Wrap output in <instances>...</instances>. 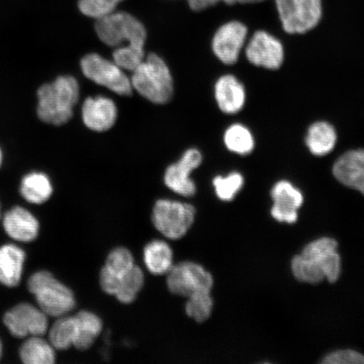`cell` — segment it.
Here are the masks:
<instances>
[{"label":"cell","instance_id":"obj_35","mask_svg":"<svg viewBox=\"0 0 364 364\" xmlns=\"http://www.w3.org/2000/svg\"><path fill=\"white\" fill-rule=\"evenodd\" d=\"M265 1V0H240L241 4H255Z\"/></svg>","mask_w":364,"mask_h":364},{"label":"cell","instance_id":"obj_28","mask_svg":"<svg viewBox=\"0 0 364 364\" xmlns=\"http://www.w3.org/2000/svg\"><path fill=\"white\" fill-rule=\"evenodd\" d=\"M144 282L143 271L134 265L122 277L119 288L115 294L117 299L124 304L134 302L136 295L143 288Z\"/></svg>","mask_w":364,"mask_h":364},{"label":"cell","instance_id":"obj_16","mask_svg":"<svg viewBox=\"0 0 364 364\" xmlns=\"http://www.w3.org/2000/svg\"><path fill=\"white\" fill-rule=\"evenodd\" d=\"M336 179L364 195V150L353 149L338 158L332 169Z\"/></svg>","mask_w":364,"mask_h":364},{"label":"cell","instance_id":"obj_11","mask_svg":"<svg viewBox=\"0 0 364 364\" xmlns=\"http://www.w3.org/2000/svg\"><path fill=\"white\" fill-rule=\"evenodd\" d=\"M245 55L254 65L277 70L284 63V46L275 36L267 31H258L249 41Z\"/></svg>","mask_w":364,"mask_h":364},{"label":"cell","instance_id":"obj_1","mask_svg":"<svg viewBox=\"0 0 364 364\" xmlns=\"http://www.w3.org/2000/svg\"><path fill=\"white\" fill-rule=\"evenodd\" d=\"M338 245L335 240L328 237L308 244L302 253L293 259L295 279L309 284H318L324 279L330 283L338 281L341 274Z\"/></svg>","mask_w":364,"mask_h":364},{"label":"cell","instance_id":"obj_7","mask_svg":"<svg viewBox=\"0 0 364 364\" xmlns=\"http://www.w3.org/2000/svg\"><path fill=\"white\" fill-rule=\"evenodd\" d=\"M282 26L289 34L315 28L322 17L321 0H275Z\"/></svg>","mask_w":364,"mask_h":364},{"label":"cell","instance_id":"obj_33","mask_svg":"<svg viewBox=\"0 0 364 364\" xmlns=\"http://www.w3.org/2000/svg\"><path fill=\"white\" fill-rule=\"evenodd\" d=\"M325 364H364V355L353 350H341L331 353L323 359Z\"/></svg>","mask_w":364,"mask_h":364},{"label":"cell","instance_id":"obj_6","mask_svg":"<svg viewBox=\"0 0 364 364\" xmlns=\"http://www.w3.org/2000/svg\"><path fill=\"white\" fill-rule=\"evenodd\" d=\"M80 66L86 78L94 83L122 97H130L133 94L129 77L115 62L108 60L98 53H89L81 59Z\"/></svg>","mask_w":364,"mask_h":364},{"label":"cell","instance_id":"obj_27","mask_svg":"<svg viewBox=\"0 0 364 364\" xmlns=\"http://www.w3.org/2000/svg\"><path fill=\"white\" fill-rule=\"evenodd\" d=\"M224 140L227 149L240 156H247L255 148L252 133L242 124H237L228 127Z\"/></svg>","mask_w":364,"mask_h":364},{"label":"cell","instance_id":"obj_5","mask_svg":"<svg viewBox=\"0 0 364 364\" xmlns=\"http://www.w3.org/2000/svg\"><path fill=\"white\" fill-rule=\"evenodd\" d=\"M27 287L35 296L38 307L48 316H66L75 307L71 289L54 277L51 272L40 271L30 277Z\"/></svg>","mask_w":364,"mask_h":364},{"label":"cell","instance_id":"obj_22","mask_svg":"<svg viewBox=\"0 0 364 364\" xmlns=\"http://www.w3.org/2000/svg\"><path fill=\"white\" fill-rule=\"evenodd\" d=\"M134 265L133 255L129 250L124 247L117 248L109 254L101 272V276L109 283L119 288L122 277Z\"/></svg>","mask_w":364,"mask_h":364},{"label":"cell","instance_id":"obj_38","mask_svg":"<svg viewBox=\"0 0 364 364\" xmlns=\"http://www.w3.org/2000/svg\"><path fill=\"white\" fill-rule=\"evenodd\" d=\"M2 356V344L0 343V358H1Z\"/></svg>","mask_w":364,"mask_h":364},{"label":"cell","instance_id":"obj_36","mask_svg":"<svg viewBox=\"0 0 364 364\" xmlns=\"http://www.w3.org/2000/svg\"><path fill=\"white\" fill-rule=\"evenodd\" d=\"M227 4H235L236 3H240V0H222Z\"/></svg>","mask_w":364,"mask_h":364},{"label":"cell","instance_id":"obj_20","mask_svg":"<svg viewBox=\"0 0 364 364\" xmlns=\"http://www.w3.org/2000/svg\"><path fill=\"white\" fill-rule=\"evenodd\" d=\"M338 141L334 127L326 122H317L309 127L306 138L307 147L314 156H325L334 149Z\"/></svg>","mask_w":364,"mask_h":364},{"label":"cell","instance_id":"obj_19","mask_svg":"<svg viewBox=\"0 0 364 364\" xmlns=\"http://www.w3.org/2000/svg\"><path fill=\"white\" fill-rule=\"evenodd\" d=\"M26 253L16 245L0 247V284L16 287L21 280Z\"/></svg>","mask_w":364,"mask_h":364},{"label":"cell","instance_id":"obj_10","mask_svg":"<svg viewBox=\"0 0 364 364\" xmlns=\"http://www.w3.org/2000/svg\"><path fill=\"white\" fill-rule=\"evenodd\" d=\"M4 323L17 338L42 336L48 328V316L29 303H21L10 309L4 316Z\"/></svg>","mask_w":364,"mask_h":364},{"label":"cell","instance_id":"obj_17","mask_svg":"<svg viewBox=\"0 0 364 364\" xmlns=\"http://www.w3.org/2000/svg\"><path fill=\"white\" fill-rule=\"evenodd\" d=\"M3 225L7 235L19 242H31L38 235V220L22 207H15L8 211L4 217Z\"/></svg>","mask_w":364,"mask_h":364},{"label":"cell","instance_id":"obj_2","mask_svg":"<svg viewBox=\"0 0 364 364\" xmlns=\"http://www.w3.org/2000/svg\"><path fill=\"white\" fill-rule=\"evenodd\" d=\"M36 114L39 119L53 126L68 124L74 115L80 98V85L71 75H61L38 90Z\"/></svg>","mask_w":364,"mask_h":364},{"label":"cell","instance_id":"obj_4","mask_svg":"<svg viewBox=\"0 0 364 364\" xmlns=\"http://www.w3.org/2000/svg\"><path fill=\"white\" fill-rule=\"evenodd\" d=\"M95 31L100 40L111 48L129 47L144 50L147 31L129 13L116 12L97 20Z\"/></svg>","mask_w":364,"mask_h":364},{"label":"cell","instance_id":"obj_21","mask_svg":"<svg viewBox=\"0 0 364 364\" xmlns=\"http://www.w3.org/2000/svg\"><path fill=\"white\" fill-rule=\"evenodd\" d=\"M20 192L27 202L43 204L51 198L53 185L49 177L42 172H31L23 177Z\"/></svg>","mask_w":364,"mask_h":364},{"label":"cell","instance_id":"obj_29","mask_svg":"<svg viewBox=\"0 0 364 364\" xmlns=\"http://www.w3.org/2000/svg\"><path fill=\"white\" fill-rule=\"evenodd\" d=\"M213 306L210 292L203 291L189 296L188 301L186 304V312L196 321L203 322L210 316Z\"/></svg>","mask_w":364,"mask_h":364},{"label":"cell","instance_id":"obj_12","mask_svg":"<svg viewBox=\"0 0 364 364\" xmlns=\"http://www.w3.org/2000/svg\"><path fill=\"white\" fill-rule=\"evenodd\" d=\"M248 34L247 27L240 21H230L218 29L213 38V53L227 65L238 61Z\"/></svg>","mask_w":364,"mask_h":364},{"label":"cell","instance_id":"obj_32","mask_svg":"<svg viewBox=\"0 0 364 364\" xmlns=\"http://www.w3.org/2000/svg\"><path fill=\"white\" fill-rule=\"evenodd\" d=\"M113 61L124 70L133 72L145 58L144 50L129 47L117 48L112 54Z\"/></svg>","mask_w":364,"mask_h":364},{"label":"cell","instance_id":"obj_15","mask_svg":"<svg viewBox=\"0 0 364 364\" xmlns=\"http://www.w3.org/2000/svg\"><path fill=\"white\" fill-rule=\"evenodd\" d=\"M117 108L112 99L97 97L85 100L82 107V119L89 129L106 132L115 125Z\"/></svg>","mask_w":364,"mask_h":364},{"label":"cell","instance_id":"obj_23","mask_svg":"<svg viewBox=\"0 0 364 364\" xmlns=\"http://www.w3.org/2000/svg\"><path fill=\"white\" fill-rule=\"evenodd\" d=\"M144 259L148 270L154 275L166 274L173 266L172 250L162 240L149 243L144 250Z\"/></svg>","mask_w":364,"mask_h":364},{"label":"cell","instance_id":"obj_30","mask_svg":"<svg viewBox=\"0 0 364 364\" xmlns=\"http://www.w3.org/2000/svg\"><path fill=\"white\" fill-rule=\"evenodd\" d=\"M218 198L222 201L230 202L234 199L244 185L242 175L232 172L225 177L217 176L213 181Z\"/></svg>","mask_w":364,"mask_h":364},{"label":"cell","instance_id":"obj_34","mask_svg":"<svg viewBox=\"0 0 364 364\" xmlns=\"http://www.w3.org/2000/svg\"><path fill=\"white\" fill-rule=\"evenodd\" d=\"M189 6L194 11H201L215 6L221 0H188Z\"/></svg>","mask_w":364,"mask_h":364},{"label":"cell","instance_id":"obj_9","mask_svg":"<svg viewBox=\"0 0 364 364\" xmlns=\"http://www.w3.org/2000/svg\"><path fill=\"white\" fill-rule=\"evenodd\" d=\"M167 274L168 288L174 294L188 298L189 296L203 291L211 292L213 277L197 263H178L172 266Z\"/></svg>","mask_w":364,"mask_h":364},{"label":"cell","instance_id":"obj_18","mask_svg":"<svg viewBox=\"0 0 364 364\" xmlns=\"http://www.w3.org/2000/svg\"><path fill=\"white\" fill-rule=\"evenodd\" d=\"M215 99L220 110L232 115L242 110L245 102V90L234 75H226L218 80L215 88Z\"/></svg>","mask_w":364,"mask_h":364},{"label":"cell","instance_id":"obj_31","mask_svg":"<svg viewBox=\"0 0 364 364\" xmlns=\"http://www.w3.org/2000/svg\"><path fill=\"white\" fill-rule=\"evenodd\" d=\"M122 1V0H80L78 6L85 16L98 20L115 11L117 4Z\"/></svg>","mask_w":364,"mask_h":364},{"label":"cell","instance_id":"obj_24","mask_svg":"<svg viewBox=\"0 0 364 364\" xmlns=\"http://www.w3.org/2000/svg\"><path fill=\"white\" fill-rule=\"evenodd\" d=\"M77 323V336L75 347L77 349H88L101 334L102 321L97 315L90 311H80L75 316Z\"/></svg>","mask_w":364,"mask_h":364},{"label":"cell","instance_id":"obj_14","mask_svg":"<svg viewBox=\"0 0 364 364\" xmlns=\"http://www.w3.org/2000/svg\"><path fill=\"white\" fill-rule=\"evenodd\" d=\"M273 199L272 216L279 222L294 224L298 220V209L302 206L301 193L289 181H281L273 186L271 192Z\"/></svg>","mask_w":364,"mask_h":364},{"label":"cell","instance_id":"obj_3","mask_svg":"<svg viewBox=\"0 0 364 364\" xmlns=\"http://www.w3.org/2000/svg\"><path fill=\"white\" fill-rule=\"evenodd\" d=\"M133 89L149 102L164 105L171 102L174 85L169 67L156 53H149L131 76Z\"/></svg>","mask_w":364,"mask_h":364},{"label":"cell","instance_id":"obj_37","mask_svg":"<svg viewBox=\"0 0 364 364\" xmlns=\"http://www.w3.org/2000/svg\"><path fill=\"white\" fill-rule=\"evenodd\" d=\"M3 161V153L1 149H0V166L2 165Z\"/></svg>","mask_w":364,"mask_h":364},{"label":"cell","instance_id":"obj_8","mask_svg":"<svg viewBox=\"0 0 364 364\" xmlns=\"http://www.w3.org/2000/svg\"><path fill=\"white\" fill-rule=\"evenodd\" d=\"M195 215L192 205L162 199L154 205L152 220L163 235L171 240H178L188 233Z\"/></svg>","mask_w":364,"mask_h":364},{"label":"cell","instance_id":"obj_26","mask_svg":"<svg viewBox=\"0 0 364 364\" xmlns=\"http://www.w3.org/2000/svg\"><path fill=\"white\" fill-rule=\"evenodd\" d=\"M77 336L75 316H61L49 331V341L58 350H66L74 346Z\"/></svg>","mask_w":364,"mask_h":364},{"label":"cell","instance_id":"obj_25","mask_svg":"<svg viewBox=\"0 0 364 364\" xmlns=\"http://www.w3.org/2000/svg\"><path fill=\"white\" fill-rule=\"evenodd\" d=\"M54 349L40 336H30L21 346L20 357L26 364H53L56 358Z\"/></svg>","mask_w":364,"mask_h":364},{"label":"cell","instance_id":"obj_13","mask_svg":"<svg viewBox=\"0 0 364 364\" xmlns=\"http://www.w3.org/2000/svg\"><path fill=\"white\" fill-rule=\"evenodd\" d=\"M202 162L203 156L198 149L186 150L178 162L167 168L164 177L166 185L177 194L192 197L197 188L194 181L191 179V173L197 169Z\"/></svg>","mask_w":364,"mask_h":364}]
</instances>
